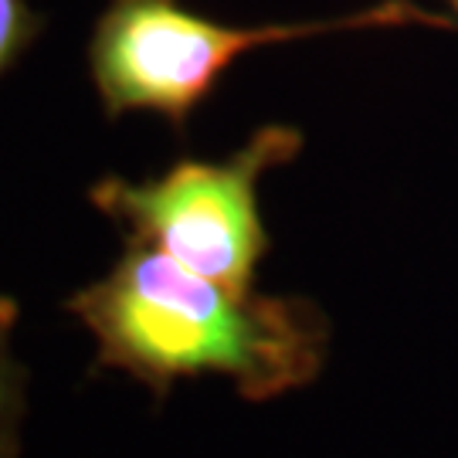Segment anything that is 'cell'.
<instances>
[{"instance_id": "cell-3", "label": "cell", "mask_w": 458, "mask_h": 458, "mask_svg": "<svg viewBox=\"0 0 458 458\" xmlns=\"http://www.w3.org/2000/svg\"><path fill=\"white\" fill-rule=\"evenodd\" d=\"M302 147V130L268 123L225 160H177L149 181L102 177L89 200L132 245L157 248L234 293H251L272 248L262 181L293 164Z\"/></svg>"}, {"instance_id": "cell-2", "label": "cell", "mask_w": 458, "mask_h": 458, "mask_svg": "<svg viewBox=\"0 0 458 458\" xmlns=\"http://www.w3.org/2000/svg\"><path fill=\"white\" fill-rule=\"evenodd\" d=\"M431 28L455 31L458 21L414 0H384L353 14L282 24H225L191 11L183 0H109L89 41V72L109 119L147 113L177 132L214 96L228 68L268 45L336 31Z\"/></svg>"}, {"instance_id": "cell-6", "label": "cell", "mask_w": 458, "mask_h": 458, "mask_svg": "<svg viewBox=\"0 0 458 458\" xmlns=\"http://www.w3.org/2000/svg\"><path fill=\"white\" fill-rule=\"evenodd\" d=\"M445 7H448V14L458 21V0H445Z\"/></svg>"}, {"instance_id": "cell-4", "label": "cell", "mask_w": 458, "mask_h": 458, "mask_svg": "<svg viewBox=\"0 0 458 458\" xmlns=\"http://www.w3.org/2000/svg\"><path fill=\"white\" fill-rule=\"evenodd\" d=\"M14 299L0 295V458L21 455V425H24V401H28V374L14 357Z\"/></svg>"}, {"instance_id": "cell-1", "label": "cell", "mask_w": 458, "mask_h": 458, "mask_svg": "<svg viewBox=\"0 0 458 458\" xmlns=\"http://www.w3.org/2000/svg\"><path fill=\"white\" fill-rule=\"evenodd\" d=\"M65 310L96 340V370L132 377L157 401L197 377H225L255 404L276 401L323 374L333 340L312 299L234 293L132 242Z\"/></svg>"}, {"instance_id": "cell-5", "label": "cell", "mask_w": 458, "mask_h": 458, "mask_svg": "<svg viewBox=\"0 0 458 458\" xmlns=\"http://www.w3.org/2000/svg\"><path fill=\"white\" fill-rule=\"evenodd\" d=\"M45 28V17L34 14L28 0H0V75L28 51Z\"/></svg>"}]
</instances>
